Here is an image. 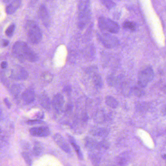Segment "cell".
Here are the masks:
<instances>
[{
	"label": "cell",
	"instance_id": "cell-1",
	"mask_svg": "<svg viewBox=\"0 0 166 166\" xmlns=\"http://www.w3.org/2000/svg\"><path fill=\"white\" fill-rule=\"evenodd\" d=\"M12 52L16 57L20 60H26L29 62L37 61L38 55L30 48L27 43L23 41H18L13 45Z\"/></svg>",
	"mask_w": 166,
	"mask_h": 166
},
{
	"label": "cell",
	"instance_id": "cell-2",
	"mask_svg": "<svg viewBox=\"0 0 166 166\" xmlns=\"http://www.w3.org/2000/svg\"><path fill=\"white\" fill-rule=\"evenodd\" d=\"M91 2L90 0H85L79 5L78 27L83 30L90 23L91 19Z\"/></svg>",
	"mask_w": 166,
	"mask_h": 166
},
{
	"label": "cell",
	"instance_id": "cell-3",
	"mask_svg": "<svg viewBox=\"0 0 166 166\" xmlns=\"http://www.w3.org/2000/svg\"><path fill=\"white\" fill-rule=\"evenodd\" d=\"M28 39L33 44L39 43L42 39L41 29L38 24L33 20H28L25 26Z\"/></svg>",
	"mask_w": 166,
	"mask_h": 166
},
{
	"label": "cell",
	"instance_id": "cell-4",
	"mask_svg": "<svg viewBox=\"0 0 166 166\" xmlns=\"http://www.w3.org/2000/svg\"><path fill=\"white\" fill-rule=\"evenodd\" d=\"M98 25L101 31H107L112 34L117 33L120 30V26L117 23L104 17L98 18Z\"/></svg>",
	"mask_w": 166,
	"mask_h": 166
},
{
	"label": "cell",
	"instance_id": "cell-5",
	"mask_svg": "<svg viewBox=\"0 0 166 166\" xmlns=\"http://www.w3.org/2000/svg\"><path fill=\"white\" fill-rule=\"evenodd\" d=\"M154 71L152 67L148 66L139 72L138 77V84L141 87H146L154 78Z\"/></svg>",
	"mask_w": 166,
	"mask_h": 166
},
{
	"label": "cell",
	"instance_id": "cell-6",
	"mask_svg": "<svg viewBox=\"0 0 166 166\" xmlns=\"http://www.w3.org/2000/svg\"><path fill=\"white\" fill-rule=\"evenodd\" d=\"M97 37L99 42L107 48H115L120 44L118 39L110 34L106 33H98L97 34Z\"/></svg>",
	"mask_w": 166,
	"mask_h": 166
},
{
	"label": "cell",
	"instance_id": "cell-7",
	"mask_svg": "<svg viewBox=\"0 0 166 166\" xmlns=\"http://www.w3.org/2000/svg\"><path fill=\"white\" fill-rule=\"evenodd\" d=\"M28 71L19 65L14 66L11 71L10 78L17 80H26L28 78Z\"/></svg>",
	"mask_w": 166,
	"mask_h": 166
},
{
	"label": "cell",
	"instance_id": "cell-8",
	"mask_svg": "<svg viewBox=\"0 0 166 166\" xmlns=\"http://www.w3.org/2000/svg\"><path fill=\"white\" fill-rule=\"evenodd\" d=\"M54 140L57 146L62 149V151L65 152L66 153L70 154L71 149L67 141L61 136L60 134H56L54 136Z\"/></svg>",
	"mask_w": 166,
	"mask_h": 166
},
{
	"label": "cell",
	"instance_id": "cell-9",
	"mask_svg": "<svg viewBox=\"0 0 166 166\" xmlns=\"http://www.w3.org/2000/svg\"><path fill=\"white\" fill-rule=\"evenodd\" d=\"M30 135L35 137H47L50 134V130L46 126L34 127L29 130Z\"/></svg>",
	"mask_w": 166,
	"mask_h": 166
},
{
	"label": "cell",
	"instance_id": "cell-10",
	"mask_svg": "<svg viewBox=\"0 0 166 166\" xmlns=\"http://www.w3.org/2000/svg\"><path fill=\"white\" fill-rule=\"evenodd\" d=\"M39 17L46 28H48L50 24V18L46 6L43 5H41L39 11Z\"/></svg>",
	"mask_w": 166,
	"mask_h": 166
},
{
	"label": "cell",
	"instance_id": "cell-11",
	"mask_svg": "<svg viewBox=\"0 0 166 166\" xmlns=\"http://www.w3.org/2000/svg\"><path fill=\"white\" fill-rule=\"evenodd\" d=\"M65 104L64 96L60 94H57L53 98L52 105L55 110L59 111L61 110Z\"/></svg>",
	"mask_w": 166,
	"mask_h": 166
},
{
	"label": "cell",
	"instance_id": "cell-12",
	"mask_svg": "<svg viewBox=\"0 0 166 166\" xmlns=\"http://www.w3.org/2000/svg\"><path fill=\"white\" fill-rule=\"evenodd\" d=\"M22 4V0H14L7 4L6 12L8 15H12L19 9Z\"/></svg>",
	"mask_w": 166,
	"mask_h": 166
},
{
	"label": "cell",
	"instance_id": "cell-13",
	"mask_svg": "<svg viewBox=\"0 0 166 166\" xmlns=\"http://www.w3.org/2000/svg\"><path fill=\"white\" fill-rule=\"evenodd\" d=\"M23 100L27 103H31L34 101L35 98V92L32 89H27L23 93L22 95Z\"/></svg>",
	"mask_w": 166,
	"mask_h": 166
},
{
	"label": "cell",
	"instance_id": "cell-14",
	"mask_svg": "<svg viewBox=\"0 0 166 166\" xmlns=\"http://www.w3.org/2000/svg\"><path fill=\"white\" fill-rule=\"evenodd\" d=\"M84 144L85 147L91 150L98 149L99 150V142L94 140V139L89 137H86L84 139Z\"/></svg>",
	"mask_w": 166,
	"mask_h": 166
},
{
	"label": "cell",
	"instance_id": "cell-15",
	"mask_svg": "<svg viewBox=\"0 0 166 166\" xmlns=\"http://www.w3.org/2000/svg\"><path fill=\"white\" fill-rule=\"evenodd\" d=\"M68 140H69L70 144L73 147V148L75 150L79 159L83 160V155L82 152H81L80 147H79V145L77 144V142L75 140V139L72 136L69 135L68 136Z\"/></svg>",
	"mask_w": 166,
	"mask_h": 166
},
{
	"label": "cell",
	"instance_id": "cell-16",
	"mask_svg": "<svg viewBox=\"0 0 166 166\" xmlns=\"http://www.w3.org/2000/svg\"><path fill=\"white\" fill-rule=\"evenodd\" d=\"M39 103L42 107L46 110H50L51 101L48 96L46 94H42L39 96Z\"/></svg>",
	"mask_w": 166,
	"mask_h": 166
},
{
	"label": "cell",
	"instance_id": "cell-17",
	"mask_svg": "<svg viewBox=\"0 0 166 166\" xmlns=\"http://www.w3.org/2000/svg\"><path fill=\"white\" fill-rule=\"evenodd\" d=\"M91 134L94 136L100 137V138H105L106 137L109 133V130L105 128H96L91 131Z\"/></svg>",
	"mask_w": 166,
	"mask_h": 166
},
{
	"label": "cell",
	"instance_id": "cell-18",
	"mask_svg": "<svg viewBox=\"0 0 166 166\" xmlns=\"http://www.w3.org/2000/svg\"><path fill=\"white\" fill-rule=\"evenodd\" d=\"M107 83L109 86L114 87L120 83L121 79L115 75H110L107 78Z\"/></svg>",
	"mask_w": 166,
	"mask_h": 166
},
{
	"label": "cell",
	"instance_id": "cell-19",
	"mask_svg": "<svg viewBox=\"0 0 166 166\" xmlns=\"http://www.w3.org/2000/svg\"><path fill=\"white\" fill-rule=\"evenodd\" d=\"M93 81L96 88L100 89L102 88L103 85L102 79L101 76L98 74L96 73L93 76Z\"/></svg>",
	"mask_w": 166,
	"mask_h": 166
},
{
	"label": "cell",
	"instance_id": "cell-20",
	"mask_svg": "<svg viewBox=\"0 0 166 166\" xmlns=\"http://www.w3.org/2000/svg\"><path fill=\"white\" fill-rule=\"evenodd\" d=\"M105 103L110 107L115 109L118 106V102L116 98L112 96H107L105 99Z\"/></svg>",
	"mask_w": 166,
	"mask_h": 166
},
{
	"label": "cell",
	"instance_id": "cell-21",
	"mask_svg": "<svg viewBox=\"0 0 166 166\" xmlns=\"http://www.w3.org/2000/svg\"><path fill=\"white\" fill-rule=\"evenodd\" d=\"M43 153V147L40 142H36L33 148V153L36 157L41 156Z\"/></svg>",
	"mask_w": 166,
	"mask_h": 166
},
{
	"label": "cell",
	"instance_id": "cell-22",
	"mask_svg": "<svg viewBox=\"0 0 166 166\" xmlns=\"http://www.w3.org/2000/svg\"><path fill=\"white\" fill-rule=\"evenodd\" d=\"M143 88L140 86H135L131 88V93L136 97H141L143 96L145 94V91H144Z\"/></svg>",
	"mask_w": 166,
	"mask_h": 166
},
{
	"label": "cell",
	"instance_id": "cell-23",
	"mask_svg": "<svg viewBox=\"0 0 166 166\" xmlns=\"http://www.w3.org/2000/svg\"><path fill=\"white\" fill-rule=\"evenodd\" d=\"M15 24H12L7 28L5 31V34L8 37H11L13 36V34L15 30Z\"/></svg>",
	"mask_w": 166,
	"mask_h": 166
},
{
	"label": "cell",
	"instance_id": "cell-24",
	"mask_svg": "<svg viewBox=\"0 0 166 166\" xmlns=\"http://www.w3.org/2000/svg\"><path fill=\"white\" fill-rule=\"evenodd\" d=\"M123 28L127 30L134 31L136 29V24L133 22L126 21L123 24Z\"/></svg>",
	"mask_w": 166,
	"mask_h": 166
},
{
	"label": "cell",
	"instance_id": "cell-25",
	"mask_svg": "<svg viewBox=\"0 0 166 166\" xmlns=\"http://www.w3.org/2000/svg\"><path fill=\"white\" fill-rule=\"evenodd\" d=\"M89 157L90 159L91 160V161L94 165H98L100 162V159H99V157L98 155L95 153H91L89 154Z\"/></svg>",
	"mask_w": 166,
	"mask_h": 166
},
{
	"label": "cell",
	"instance_id": "cell-26",
	"mask_svg": "<svg viewBox=\"0 0 166 166\" xmlns=\"http://www.w3.org/2000/svg\"><path fill=\"white\" fill-rule=\"evenodd\" d=\"M22 156L27 165H29V166L32 165V160L30 155H29L28 153L23 152L22 153Z\"/></svg>",
	"mask_w": 166,
	"mask_h": 166
},
{
	"label": "cell",
	"instance_id": "cell-27",
	"mask_svg": "<svg viewBox=\"0 0 166 166\" xmlns=\"http://www.w3.org/2000/svg\"><path fill=\"white\" fill-rule=\"evenodd\" d=\"M101 2L105 7L108 9H112L116 6V4L112 0H103Z\"/></svg>",
	"mask_w": 166,
	"mask_h": 166
},
{
	"label": "cell",
	"instance_id": "cell-28",
	"mask_svg": "<svg viewBox=\"0 0 166 166\" xmlns=\"http://www.w3.org/2000/svg\"><path fill=\"white\" fill-rule=\"evenodd\" d=\"M99 150L101 149H109L110 147V144L108 141L106 140H103L102 141L99 142Z\"/></svg>",
	"mask_w": 166,
	"mask_h": 166
},
{
	"label": "cell",
	"instance_id": "cell-29",
	"mask_svg": "<svg viewBox=\"0 0 166 166\" xmlns=\"http://www.w3.org/2000/svg\"><path fill=\"white\" fill-rule=\"evenodd\" d=\"M20 90H21V87L20 85L18 84L13 85L11 89L12 93L13 94H14L15 96H18V94L20 93Z\"/></svg>",
	"mask_w": 166,
	"mask_h": 166
},
{
	"label": "cell",
	"instance_id": "cell-30",
	"mask_svg": "<svg viewBox=\"0 0 166 166\" xmlns=\"http://www.w3.org/2000/svg\"><path fill=\"white\" fill-rule=\"evenodd\" d=\"M43 80L46 81L47 83H50L52 80L53 76L51 74L49 73H44L42 76Z\"/></svg>",
	"mask_w": 166,
	"mask_h": 166
},
{
	"label": "cell",
	"instance_id": "cell-31",
	"mask_svg": "<svg viewBox=\"0 0 166 166\" xmlns=\"http://www.w3.org/2000/svg\"><path fill=\"white\" fill-rule=\"evenodd\" d=\"M42 121L41 120H28V121L27 123L28 124L30 125H34V124H41V123H42Z\"/></svg>",
	"mask_w": 166,
	"mask_h": 166
},
{
	"label": "cell",
	"instance_id": "cell-32",
	"mask_svg": "<svg viewBox=\"0 0 166 166\" xmlns=\"http://www.w3.org/2000/svg\"><path fill=\"white\" fill-rule=\"evenodd\" d=\"M97 69V68L94 67V66L89 67L88 69H87V73H89L90 74H92L93 73L95 74H96L95 73V71H96Z\"/></svg>",
	"mask_w": 166,
	"mask_h": 166
},
{
	"label": "cell",
	"instance_id": "cell-33",
	"mask_svg": "<svg viewBox=\"0 0 166 166\" xmlns=\"http://www.w3.org/2000/svg\"><path fill=\"white\" fill-rule=\"evenodd\" d=\"M4 102H5V104L6 105V106L7 107L8 109H10V108L11 107V103L9 101V99L7 98H5L4 99Z\"/></svg>",
	"mask_w": 166,
	"mask_h": 166
},
{
	"label": "cell",
	"instance_id": "cell-34",
	"mask_svg": "<svg viewBox=\"0 0 166 166\" xmlns=\"http://www.w3.org/2000/svg\"><path fill=\"white\" fill-rule=\"evenodd\" d=\"M9 43V42L7 39H3L2 42V46L3 47L7 46Z\"/></svg>",
	"mask_w": 166,
	"mask_h": 166
},
{
	"label": "cell",
	"instance_id": "cell-35",
	"mask_svg": "<svg viewBox=\"0 0 166 166\" xmlns=\"http://www.w3.org/2000/svg\"><path fill=\"white\" fill-rule=\"evenodd\" d=\"M7 64L6 61H2L1 63V68L2 69H5L7 67Z\"/></svg>",
	"mask_w": 166,
	"mask_h": 166
},
{
	"label": "cell",
	"instance_id": "cell-36",
	"mask_svg": "<svg viewBox=\"0 0 166 166\" xmlns=\"http://www.w3.org/2000/svg\"><path fill=\"white\" fill-rule=\"evenodd\" d=\"M71 87L70 86H66L64 88V90H65V92H67V91H69L70 92V91Z\"/></svg>",
	"mask_w": 166,
	"mask_h": 166
},
{
	"label": "cell",
	"instance_id": "cell-37",
	"mask_svg": "<svg viewBox=\"0 0 166 166\" xmlns=\"http://www.w3.org/2000/svg\"><path fill=\"white\" fill-rule=\"evenodd\" d=\"M12 1H14V0H2L3 3L6 4H9L10 2H12Z\"/></svg>",
	"mask_w": 166,
	"mask_h": 166
},
{
	"label": "cell",
	"instance_id": "cell-38",
	"mask_svg": "<svg viewBox=\"0 0 166 166\" xmlns=\"http://www.w3.org/2000/svg\"><path fill=\"white\" fill-rule=\"evenodd\" d=\"M163 159H165V161H166V155H164L163 156Z\"/></svg>",
	"mask_w": 166,
	"mask_h": 166
},
{
	"label": "cell",
	"instance_id": "cell-39",
	"mask_svg": "<svg viewBox=\"0 0 166 166\" xmlns=\"http://www.w3.org/2000/svg\"><path fill=\"white\" fill-rule=\"evenodd\" d=\"M101 2L102 1H103V0H101Z\"/></svg>",
	"mask_w": 166,
	"mask_h": 166
}]
</instances>
